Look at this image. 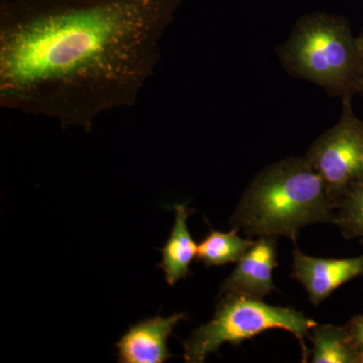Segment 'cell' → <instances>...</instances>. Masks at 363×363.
Masks as SVG:
<instances>
[{
  "instance_id": "cell-7",
  "label": "cell",
  "mask_w": 363,
  "mask_h": 363,
  "mask_svg": "<svg viewBox=\"0 0 363 363\" xmlns=\"http://www.w3.org/2000/svg\"><path fill=\"white\" fill-rule=\"evenodd\" d=\"M277 238L260 236L238 262L221 286V294H245L262 298L276 290L274 269L278 267Z\"/></svg>"
},
{
  "instance_id": "cell-10",
  "label": "cell",
  "mask_w": 363,
  "mask_h": 363,
  "mask_svg": "<svg viewBox=\"0 0 363 363\" xmlns=\"http://www.w3.org/2000/svg\"><path fill=\"white\" fill-rule=\"evenodd\" d=\"M313 363H362L346 326L318 324L310 331Z\"/></svg>"
},
{
  "instance_id": "cell-2",
  "label": "cell",
  "mask_w": 363,
  "mask_h": 363,
  "mask_svg": "<svg viewBox=\"0 0 363 363\" xmlns=\"http://www.w3.org/2000/svg\"><path fill=\"white\" fill-rule=\"evenodd\" d=\"M332 220L321 177L306 157H290L255 175L229 224L250 238L285 236L295 242L304 227Z\"/></svg>"
},
{
  "instance_id": "cell-8",
  "label": "cell",
  "mask_w": 363,
  "mask_h": 363,
  "mask_svg": "<svg viewBox=\"0 0 363 363\" xmlns=\"http://www.w3.org/2000/svg\"><path fill=\"white\" fill-rule=\"evenodd\" d=\"M186 319L184 313L169 317L143 320L130 327L116 343L119 363H164L173 357L168 350V338L176 325Z\"/></svg>"
},
{
  "instance_id": "cell-6",
  "label": "cell",
  "mask_w": 363,
  "mask_h": 363,
  "mask_svg": "<svg viewBox=\"0 0 363 363\" xmlns=\"http://www.w3.org/2000/svg\"><path fill=\"white\" fill-rule=\"evenodd\" d=\"M293 259V277L302 284L315 306L339 286L363 274V255L352 259H320L295 250Z\"/></svg>"
},
{
  "instance_id": "cell-9",
  "label": "cell",
  "mask_w": 363,
  "mask_h": 363,
  "mask_svg": "<svg viewBox=\"0 0 363 363\" xmlns=\"http://www.w3.org/2000/svg\"><path fill=\"white\" fill-rule=\"evenodd\" d=\"M175 209V222L164 247L162 248L160 269L164 272V279L169 286H175L182 279L190 274V266L197 257L196 245L188 228V218L192 213L187 204H178Z\"/></svg>"
},
{
  "instance_id": "cell-3",
  "label": "cell",
  "mask_w": 363,
  "mask_h": 363,
  "mask_svg": "<svg viewBox=\"0 0 363 363\" xmlns=\"http://www.w3.org/2000/svg\"><path fill=\"white\" fill-rule=\"evenodd\" d=\"M277 52L291 75L314 83L331 96L343 99L362 93L363 63L357 37L342 16L305 14Z\"/></svg>"
},
{
  "instance_id": "cell-5",
  "label": "cell",
  "mask_w": 363,
  "mask_h": 363,
  "mask_svg": "<svg viewBox=\"0 0 363 363\" xmlns=\"http://www.w3.org/2000/svg\"><path fill=\"white\" fill-rule=\"evenodd\" d=\"M342 100L338 123L312 143L306 159L319 174L334 206L352 186L363 181V121L352 108V98Z\"/></svg>"
},
{
  "instance_id": "cell-11",
  "label": "cell",
  "mask_w": 363,
  "mask_h": 363,
  "mask_svg": "<svg viewBox=\"0 0 363 363\" xmlns=\"http://www.w3.org/2000/svg\"><path fill=\"white\" fill-rule=\"evenodd\" d=\"M235 228L228 233L210 229L209 234L198 245L196 259L207 267L238 262L255 241L241 238Z\"/></svg>"
},
{
  "instance_id": "cell-4",
  "label": "cell",
  "mask_w": 363,
  "mask_h": 363,
  "mask_svg": "<svg viewBox=\"0 0 363 363\" xmlns=\"http://www.w3.org/2000/svg\"><path fill=\"white\" fill-rule=\"evenodd\" d=\"M315 325V320L293 308L269 305L262 298L245 294H224L213 318L184 341V359L189 363H202L223 344L238 345L262 332L283 329L298 339L304 362H307L309 351L305 338L309 337Z\"/></svg>"
},
{
  "instance_id": "cell-13",
  "label": "cell",
  "mask_w": 363,
  "mask_h": 363,
  "mask_svg": "<svg viewBox=\"0 0 363 363\" xmlns=\"http://www.w3.org/2000/svg\"><path fill=\"white\" fill-rule=\"evenodd\" d=\"M348 330L363 363V314L353 317L347 324Z\"/></svg>"
},
{
  "instance_id": "cell-12",
  "label": "cell",
  "mask_w": 363,
  "mask_h": 363,
  "mask_svg": "<svg viewBox=\"0 0 363 363\" xmlns=\"http://www.w3.org/2000/svg\"><path fill=\"white\" fill-rule=\"evenodd\" d=\"M332 223L346 240L363 238V181L346 191L334 204Z\"/></svg>"
},
{
  "instance_id": "cell-14",
  "label": "cell",
  "mask_w": 363,
  "mask_h": 363,
  "mask_svg": "<svg viewBox=\"0 0 363 363\" xmlns=\"http://www.w3.org/2000/svg\"><path fill=\"white\" fill-rule=\"evenodd\" d=\"M357 43H358V47H359L360 54H362V63H363V28H362V33H359V35H357ZM362 94H363V88H362Z\"/></svg>"
},
{
  "instance_id": "cell-1",
  "label": "cell",
  "mask_w": 363,
  "mask_h": 363,
  "mask_svg": "<svg viewBox=\"0 0 363 363\" xmlns=\"http://www.w3.org/2000/svg\"><path fill=\"white\" fill-rule=\"evenodd\" d=\"M184 0H9L0 6V105L90 131L131 107Z\"/></svg>"
},
{
  "instance_id": "cell-15",
  "label": "cell",
  "mask_w": 363,
  "mask_h": 363,
  "mask_svg": "<svg viewBox=\"0 0 363 363\" xmlns=\"http://www.w3.org/2000/svg\"><path fill=\"white\" fill-rule=\"evenodd\" d=\"M362 245H363V238H362Z\"/></svg>"
}]
</instances>
